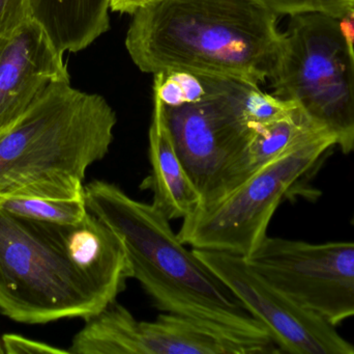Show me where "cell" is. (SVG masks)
Wrapping results in <instances>:
<instances>
[{"label": "cell", "instance_id": "obj_1", "mask_svg": "<svg viewBox=\"0 0 354 354\" xmlns=\"http://www.w3.org/2000/svg\"><path fill=\"white\" fill-rule=\"evenodd\" d=\"M278 17L260 0H153L133 15L126 48L149 74L185 71L259 85L282 54Z\"/></svg>", "mask_w": 354, "mask_h": 354}, {"label": "cell", "instance_id": "obj_20", "mask_svg": "<svg viewBox=\"0 0 354 354\" xmlns=\"http://www.w3.org/2000/svg\"><path fill=\"white\" fill-rule=\"evenodd\" d=\"M2 348L4 353H53L68 354L70 351L56 348L45 343L37 342L31 339L24 338L19 335H4L2 337Z\"/></svg>", "mask_w": 354, "mask_h": 354}, {"label": "cell", "instance_id": "obj_5", "mask_svg": "<svg viewBox=\"0 0 354 354\" xmlns=\"http://www.w3.org/2000/svg\"><path fill=\"white\" fill-rule=\"evenodd\" d=\"M107 307L73 265L45 222L0 210V313L45 324L89 319Z\"/></svg>", "mask_w": 354, "mask_h": 354}, {"label": "cell", "instance_id": "obj_2", "mask_svg": "<svg viewBox=\"0 0 354 354\" xmlns=\"http://www.w3.org/2000/svg\"><path fill=\"white\" fill-rule=\"evenodd\" d=\"M84 195L87 210L122 238L133 278L156 308L243 338L274 343L233 291L179 240L169 218L153 204L137 201L103 180L88 183Z\"/></svg>", "mask_w": 354, "mask_h": 354}, {"label": "cell", "instance_id": "obj_23", "mask_svg": "<svg viewBox=\"0 0 354 354\" xmlns=\"http://www.w3.org/2000/svg\"><path fill=\"white\" fill-rule=\"evenodd\" d=\"M349 12L354 15V0L351 1V6H349Z\"/></svg>", "mask_w": 354, "mask_h": 354}, {"label": "cell", "instance_id": "obj_25", "mask_svg": "<svg viewBox=\"0 0 354 354\" xmlns=\"http://www.w3.org/2000/svg\"><path fill=\"white\" fill-rule=\"evenodd\" d=\"M353 222H354V218H353Z\"/></svg>", "mask_w": 354, "mask_h": 354}, {"label": "cell", "instance_id": "obj_4", "mask_svg": "<svg viewBox=\"0 0 354 354\" xmlns=\"http://www.w3.org/2000/svg\"><path fill=\"white\" fill-rule=\"evenodd\" d=\"M270 82L272 95L295 104L343 153H354V43L339 19L291 16Z\"/></svg>", "mask_w": 354, "mask_h": 354}, {"label": "cell", "instance_id": "obj_6", "mask_svg": "<svg viewBox=\"0 0 354 354\" xmlns=\"http://www.w3.org/2000/svg\"><path fill=\"white\" fill-rule=\"evenodd\" d=\"M206 93L194 103L164 106L177 153L201 195V206L228 195L249 178L254 126L247 100L254 83L202 75Z\"/></svg>", "mask_w": 354, "mask_h": 354}, {"label": "cell", "instance_id": "obj_13", "mask_svg": "<svg viewBox=\"0 0 354 354\" xmlns=\"http://www.w3.org/2000/svg\"><path fill=\"white\" fill-rule=\"evenodd\" d=\"M149 157L153 205L170 220L185 218L201 206V195L194 184L172 139L161 100L153 96V112L149 134Z\"/></svg>", "mask_w": 354, "mask_h": 354}, {"label": "cell", "instance_id": "obj_16", "mask_svg": "<svg viewBox=\"0 0 354 354\" xmlns=\"http://www.w3.org/2000/svg\"><path fill=\"white\" fill-rule=\"evenodd\" d=\"M319 130L297 107L288 116L257 125L249 147L250 176Z\"/></svg>", "mask_w": 354, "mask_h": 354}, {"label": "cell", "instance_id": "obj_7", "mask_svg": "<svg viewBox=\"0 0 354 354\" xmlns=\"http://www.w3.org/2000/svg\"><path fill=\"white\" fill-rule=\"evenodd\" d=\"M335 139L317 131L256 170L228 195L183 218L179 240L193 249L249 259L268 237L270 220L285 195L322 158Z\"/></svg>", "mask_w": 354, "mask_h": 354}, {"label": "cell", "instance_id": "obj_17", "mask_svg": "<svg viewBox=\"0 0 354 354\" xmlns=\"http://www.w3.org/2000/svg\"><path fill=\"white\" fill-rule=\"evenodd\" d=\"M153 76V96H157L166 107L194 103L206 93L202 75L185 71H167Z\"/></svg>", "mask_w": 354, "mask_h": 354}, {"label": "cell", "instance_id": "obj_22", "mask_svg": "<svg viewBox=\"0 0 354 354\" xmlns=\"http://www.w3.org/2000/svg\"><path fill=\"white\" fill-rule=\"evenodd\" d=\"M339 24L343 35L354 43V15L351 12L345 15L339 20Z\"/></svg>", "mask_w": 354, "mask_h": 354}, {"label": "cell", "instance_id": "obj_3", "mask_svg": "<svg viewBox=\"0 0 354 354\" xmlns=\"http://www.w3.org/2000/svg\"><path fill=\"white\" fill-rule=\"evenodd\" d=\"M118 116L107 100L51 83L0 135V193L46 179L83 182L111 147Z\"/></svg>", "mask_w": 354, "mask_h": 354}, {"label": "cell", "instance_id": "obj_14", "mask_svg": "<svg viewBox=\"0 0 354 354\" xmlns=\"http://www.w3.org/2000/svg\"><path fill=\"white\" fill-rule=\"evenodd\" d=\"M110 0H31V19L55 49L79 52L110 29Z\"/></svg>", "mask_w": 354, "mask_h": 354}, {"label": "cell", "instance_id": "obj_8", "mask_svg": "<svg viewBox=\"0 0 354 354\" xmlns=\"http://www.w3.org/2000/svg\"><path fill=\"white\" fill-rule=\"evenodd\" d=\"M74 354H259L279 353L274 343L243 338L205 322L166 313L140 321L118 301L85 320Z\"/></svg>", "mask_w": 354, "mask_h": 354}, {"label": "cell", "instance_id": "obj_10", "mask_svg": "<svg viewBox=\"0 0 354 354\" xmlns=\"http://www.w3.org/2000/svg\"><path fill=\"white\" fill-rule=\"evenodd\" d=\"M193 251L266 328L279 351L292 354L354 353L353 345L337 332L336 326L277 288L245 258L224 251Z\"/></svg>", "mask_w": 354, "mask_h": 354}, {"label": "cell", "instance_id": "obj_24", "mask_svg": "<svg viewBox=\"0 0 354 354\" xmlns=\"http://www.w3.org/2000/svg\"><path fill=\"white\" fill-rule=\"evenodd\" d=\"M4 353L3 348H2V343L0 341V354Z\"/></svg>", "mask_w": 354, "mask_h": 354}, {"label": "cell", "instance_id": "obj_18", "mask_svg": "<svg viewBox=\"0 0 354 354\" xmlns=\"http://www.w3.org/2000/svg\"><path fill=\"white\" fill-rule=\"evenodd\" d=\"M266 8H270L277 16L288 15L318 14L326 15L339 19L349 12L353 0H260Z\"/></svg>", "mask_w": 354, "mask_h": 354}, {"label": "cell", "instance_id": "obj_12", "mask_svg": "<svg viewBox=\"0 0 354 354\" xmlns=\"http://www.w3.org/2000/svg\"><path fill=\"white\" fill-rule=\"evenodd\" d=\"M45 224L104 303L108 306L115 301L126 289L127 281L133 278L132 265L122 238L88 210L77 224Z\"/></svg>", "mask_w": 354, "mask_h": 354}, {"label": "cell", "instance_id": "obj_11", "mask_svg": "<svg viewBox=\"0 0 354 354\" xmlns=\"http://www.w3.org/2000/svg\"><path fill=\"white\" fill-rule=\"evenodd\" d=\"M56 81H70V75L39 23L31 19L0 35V135Z\"/></svg>", "mask_w": 354, "mask_h": 354}, {"label": "cell", "instance_id": "obj_19", "mask_svg": "<svg viewBox=\"0 0 354 354\" xmlns=\"http://www.w3.org/2000/svg\"><path fill=\"white\" fill-rule=\"evenodd\" d=\"M31 0H0V35L14 33L31 20Z\"/></svg>", "mask_w": 354, "mask_h": 354}, {"label": "cell", "instance_id": "obj_9", "mask_svg": "<svg viewBox=\"0 0 354 354\" xmlns=\"http://www.w3.org/2000/svg\"><path fill=\"white\" fill-rule=\"evenodd\" d=\"M245 260L277 288L334 326L354 317V242L268 236Z\"/></svg>", "mask_w": 354, "mask_h": 354}, {"label": "cell", "instance_id": "obj_21", "mask_svg": "<svg viewBox=\"0 0 354 354\" xmlns=\"http://www.w3.org/2000/svg\"><path fill=\"white\" fill-rule=\"evenodd\" d=\"M153 0H110L109 8L114 12L135 15Z\"/></svg>", "mask_w": 354, "mask_h": 354}, {"label": "cell", "instance_id": "obj_15", "mask_svg": "<svg viewBox=\"0 0 354 354\" xmlns=\"http://www.w3.org/2000/svg\"><path fill=\"white\" fill-rule=\"evenodd\" d=\"M0 210L37 222L75 224L87 213L84 185L64 178L32 181L0 193Z\"/></svg>", "mask_w": 354, "mask_h": 354}]
</instances>
